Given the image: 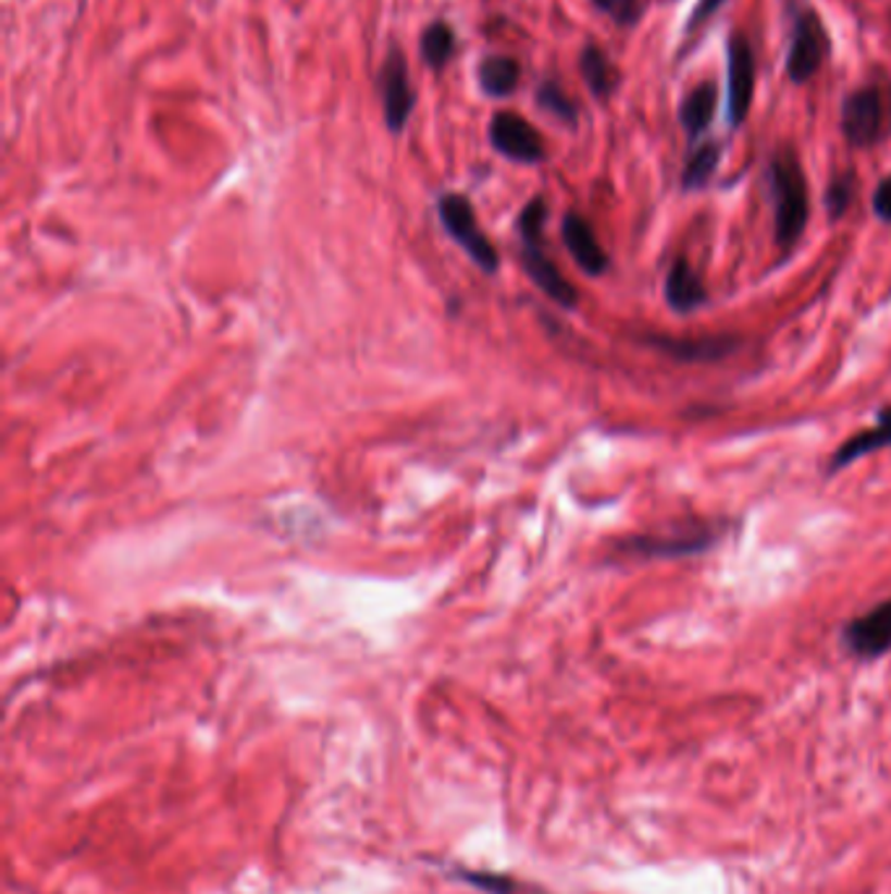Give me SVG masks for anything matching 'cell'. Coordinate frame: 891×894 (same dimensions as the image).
Here are the masks:
<instances>
[{"label":"cell","instance_id":"7402d4cb","mask_svg":"<svg viewBox=\"0 0 891 894\" xmlns=\"http://www.w3.org/2000/svg\"><path fill=\"white\" fill-rule=\"evenodd\" d=\"M591 3L620 27H630L641 16V0H591Z\"/></svg>","mask_w":891,"mask_h":894},{"label":"cell","instance_id":"5b68a950","mask_svg":"<svg viewBox=\"0 0 891 894\" xmlns=\"http://www.w3.org/2000/svg\"><path fill=\"white\" fill-rule=\"evenodd\" d=\"M826 56H829V35H826L821 19L810 9L800 11L795 29H792L790 53H787V76H790V82H810L821 71Z\"/></svg>","mask_w":891,"mask_h":894},{"label":"cell","instance_id":"52a82bcc","mask_svg":"<svg viewBox=\"0 0 891 894\" xmlns=\"http://www.w3.org/2000/svg\"><path fill=\"white\" fill-rule=\"evenodd\" d=\"M727 115L730 126H743L756 93V58L745 35L734 32L727 42Z\"/></svg>","mask_w":891,"mask_h":894},{"label":"cell","instance_id":"44dd1931","mask_svg":"<svg viewBox=\"0 0 891 894\" xmlns=\"http://www.w3.org/2000/svg\"><path fill=\"white\" fill-rule=\"evenodd\" d=\"M855 194H857V179L855 173L847 171V173H837L834 179H831L829 188H826V210H829V218L831 220H839L844 212L850 210L852 201H855Z\"/></svg>","mask_w":891,"mask_h":894},{"label":"cell","instance_id":"30bf717a","mask_svg":"<svg viewBox=\"0 0 891 894\" xmlns=\"http://www.w3.org/2000/svg\"><path fill=\"white\" fill-rule=\"evenodd\" d=\"M641 343L652 345V348L661 351L669 358L678 362L695 364V362H721L738 351L740 341L732 335H704V338H672V335H656V332H646L641 335Z\"/></svg>","mask_w":891,"mask_h":894},{"label":"cell","instance_id":"8fae6325","mask_svg":"<svg viewBox=\"0 0 891 894\" xmlns=\"http://www.w3.org/2000/svg\"><path fill=\"white\" fill-rule=\"evenodd\" d=\"M523 267L533 283H536L552 302L565 306V309H572V306H576L578 291L565 280L559 267L546 257V252L542 249V236L523 238Z\"/></svg>","mask_w":891,"mask_h":894},{"label":"cell","instance_id":"3957f363","mask_svg":"<svg viewBox=\"0 0 891 894\" xmlns=\"http://www.w3.org/2000/svg\"><path fill=\"white\" fill-rule=\"evenodd\" d=\"M376 93L382 100V113H385V123L389 134H403L408 119L416 110V89L411 87V76H408V61L406 53L393 45L387 50L385 61H382L380 71H376Z\"/></svg>","mask_w":891,"mask_h":894},{"label":"cell","instance_id":"6da1fadb","mask_svg":"<svg viewBox=\"0 0 891 894\" xmlns=\"http://www.w3.org/2000/svg\"><path fill=\"white\" fill-rule=\"evenodd\" d=\"M766 179H769L774 199V236L784 252H790L808 225V181H805L797 155L790 147L774 155Z\"/></svg>","mask_w":891,"mask_h":894},{"label":"cell","instance_id":"e0dca14e","mask_svg":"<svg viewBox=\"0 0 891 894\" xmlns=\"http://www.w3.org/2000/svg\"><path fill=\"white\" fill-rule=\"evenodd\" d=\"M717 102L719 89L717 84L711 82L698 84L693 93L685 95V100H682L680 106V126L685 128V134L691 136V139H698V136L706 132L714 113H717Z\"/></svg>","mask_w":891,"mask_h":894},{"label":"cell","instance_id":"277c9868","mask_svg":"<svg viewBox=\"0 0 891 894\" xmlns=\"http://www.w3.org/2000/svg\"><path fill=\"white\" fill-rule=\"evenodd\" d=\"M887 128V97L878 87H861L842 102V134L852 147H874Z\"/></svg>","mask_w":891,"mask_h":894},{"label":"cell","instance_id":"7a4b0ae2","mask_svg":"<svg viewBox=\"0 0 891 894\" xmlns=\"http://www.w3.org/2000/svg\"><path fill=\"white\" fill-rule=\"evenodd\" d=\"M437 215L442 228L447 231V236L471 257L473 265L481 267L484 272H497L499 254L492 246V241L484 236V231L479 228L471 199L458 192L442 194L437 201Z\"/></svg>","mask_w":891,"mask_h":894},{"label":"cell","instance_id":"8992f818","mask_svg":"<svg viewBox=\"0 0 891 894\" xmlns=\"http://www.w3.org/2000/svg\"><path fill=\"white\" fill-rule=\"evenodd\" d=\"M490 142L494 152L503 158L520 162V166H539L546 160L544 136L533 128L523 115L512 113V110H499L490 121Z\"/></svg>","mask_w":891,"mask_h":894},{"label":"cell","instance_id":"4fadbf2b","mask_svg":"<svg viewBox=\"0 0 891 894\" xmlns=\"http://www.w3.org/2000/svg\"><path fill=\"white\" fill-rule=\"evenodd\" d=\"M881 448H891V406L878 411V421L874 429H865V432L850 437L847 442H842L837 448V453L829 461V474L842 472L850 463L865 458V455L876 453Z\"/></svg>","mask_w":891,"mask_h":894},{"label":"cell","instance_id":"cb8c5ba5","mask_svg":"<svg viewBox=\"0 0 891 894\" xmlns=\"http://www.w3.org/2000/svg\"><path fill=\"white\" fill-rule=\"evenodd\" d=\"M721 3H725V0H701V3L695 5V11H693V16H691V22H688V29L698 27V24H704L706 19H711L714 11L721 9Z\"/></svg>","mask_w":891,"mask_h":894},{"label":"cell","instance_id":"d6986e66","mask_svg":"<svg viewBox=\"0 0 891 894\" xmlns=\"http://www.w3.org/2000/svg\"><path fill=\"white\" fill-rule=\"evenodd\" d=\"M536 106L539 110L549 113L552 119L559 121L568 128H576L578 119H581V110H578L576 100H572V97L552 79H546L536 87Z\"/></svg>","mask_w":891,"mask_h":894},{"label":"cell","instance_id":"ba28073f","mask_svg":"<svg viewBox=\"0 0 891 894\" xmlns=\"http://www.w3.org/2000/svg\"><path fill=\"white\" fill-rule=\"evenodd\" d=\"M717 534L711 528H691L678 534H646V537H630L620 541V552L633 554L641 560H665V558H691V554L706 552L714 547Z\"/></svg>","mask_w":891,"mask_h":894},{"label":"cell","instance_id":"7c38bea8","mask_svg":"<svg viewBox=\"0 0 891 894\" xmlns=\"http://www.w3.org/2000/svg\"><path fill=\"white\" fill-rule=\"evenodd\" d=\"M562 241L568 246L570 257L591 278H599L609 270V254L602 249L594 228L578 212H568L562 220Z\"/></svg>","mask_w":891,"mask_h":894},{"label":"cell","instance_id":"ffe728a7","mask_svg":"<svg viewBox=\"0 0 891 894\" xmlns=\"http://www.w3.org/2000/svg\"><path fill=\"white\" fill-rule=\"evenodd\" d=\"M719 158H721V147L717 142H706V145H701L695 152L691 155V160L685 162V171H682V179L680 184L685 192H698V188H704L708 181H711V175L717 173V166H719Z\"/></svg>","mask_w":891,"mask_h":894},{"label":"cell","instance_id":"ac0fdd59","mask_svg":"<svg viewBox=\"0 0 891 894\" xmlns=\"http://www.w3.org/2000/svg\"><path fill=\"white\" fill-rule=\"evenodd\" d=\"M421 61L426 63L429 69L442 71L447 63L453 61V56L458 53V37H455V29L447 22H432L429 27L421 32Z\"/></svg>","mask_w":891,"mask_h":894},{"label":"cell","instance_id":"5bb4252c","mask_svg":"<svg viewBox=\"0 0 891 894\" xmlns=\"http://www.w3.org/2000/svg\"><path fill=\"white\" fill-rule=\"evenodd\" d=\"M665 296L678 315H691V311L708 302V293L704 289V283H701L698 272H695L693 267L688 265V259L682 257L675 259L672 270H669Z\"/></svg>","mask_w":891,"mask_h":894},{"label":"cell","instance_id":"603a6c76","mask_svg":"<svg viewBox=\"0 0 891 894\" xmlns=\"http://www.w3.org/2000/svg\"><path fill=\"white\" fill-rule=\"evenodd\" d=\"M874 212L883 223H891V175L883 179L874 192Z\"/></svg>","mask_w":891,"mask_h":894},{"label":"cell","instance_id":"9c48e42d","mask_svg":"<svg viewBox=\"0 0 891 894\" xmlns=\"http://www.w3.org/2000/svg\"><path fill=\"white\" fill-rule=\"evenodd\" d=\"M850 654L861 659H878L891 651V599L881 602L865 615L850 620L842 630Z\"/></svg>","mask_w":891,"mask_h":894},{"label":"cell","instance_id":"9a60e30c","mask_svg":"<svg viewBox=\"0 0 891 894\" xmlns=\"http://www.w3.org/2000/svg\"><path fill=\"white\" fill-rule=\"evenodd\" d=\"M481 93L492 100H505L518 89L520 84V63L512 56L490 53L479 61L477 69Z\"/></svg>","mask_w":891,"mask_h":894},{"label":"cell","instance_id":"2e32d148","mask_svg":"<svg viewBox=\"0 0 891 894\" xmlns=\"http://www.w3.org/2000/svg\"><path fill=\"white\" fill-rule=\"evenodd\" d=\"M578 66H581L585 87L591 89L596 100H609L615 95L617 84H620V71L615 69V63L609 61L599 45H585L581 56H578Z\"/></svg>","mask_w":891,"mask_h":894}]
</instances>
